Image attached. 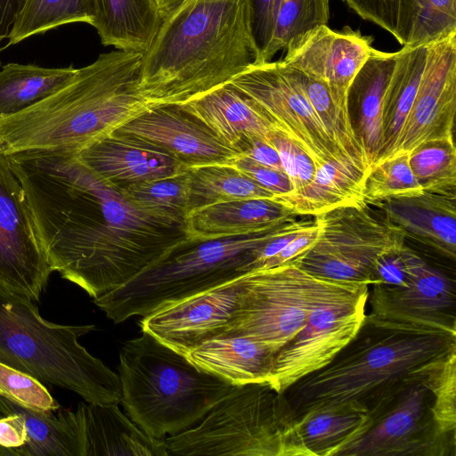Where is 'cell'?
Here are the masks:
<instances>
[{"instance_id": "31", "label": "cell", "mask_w": 456, "mask_h": 456, "mask_svg": "<svg viewBox=\"0 0 456 456\" xmlns=\"http://www.w3.org/2000/svg\"><path fill=\"white\" fill-rule=\"evenodd\" d=\"M367 411L316 409L297 417L295 436L301 456H338L370 426Z\"/></svg>"}, {"instance_id": "26", "label": "cell", "mask_w": 456, "mask_h": 456, "mask_svg": "<svg viewBox=\"0 0 456 456\" xmlns=\"http://www.w3.org/2000/svg\"><path fill=\"white\" fill-rule=\"evenodd\" d=\"M274 199H249L208 205L188 213L187 239L202 241L256 232L297 217Z\"/></svg>"}, {"instance_id": "41", "label": "cell", "mask_w": 456, "mask_h": 456, "mask_svg": "<svg viewBox=\"0 0 456 456\" xmlns=\"http://www.w3.org/2000/svg\"><path fill=\"white\" fill-rule=\"evenodd\" d=\"M424 382L433 395L432 413L439 429L456 435V350L435 364Z\"/></svg>"}, {"instance_id": "35", "label": "cell", "mask_w": 456, "mask_h": 456, "mask_svg": "<svg viewBox=\"0 0 456 456\" xmlns=\"http://www.w3.org/2000/svg\"><path fill=\"white\" fill-rule=\"evenodd\" d=\"M94 0H24L2 50L34 35L69 23L94 25Z\"/></svg>"}, {"instance_id": "25", "label": "cell", "mask_w": 456, "mask_h": 456, "mask_svg": "<svg viewBox=\"0 0 456 456\" xmlns=\"http://www.w3.org/2000/svg\"><path fill=\"white\" fill-rule=\"evenodd\" d=\"M178 106L204 123L239 154L243 142L248 139L267 140L269 132L273 129L252 100L232 83Z\"/></svg>"}, {"instance_id": "7", "label": "cell", "mask_w": 456, "mask_h": 456, "mask_svg": "<svg viewBox=\"0 0 456 456\" xmlns=\"http://www.w3.org/2000/svg\"><path fill=\"white\" fill-rule=\"evenodd\" d=\"M295 218L248 234L187 240L124 285L94 298V303L115 323L143 317L250 272L260 247Z\"/></svg>"}, {"instance_id": "34", "label": "cell", "mask_w": 456, "mask_h": 456, "mask_svg": "<svg viewBox=\"0 0 456 456\" xmlns=\"http://www.w3.org/2000/svg\"><path fill=\"white\" fill-rule=\"evenodd\" d=\"M190 175L189 212L216 203L275 199V196L232 165H205L188 167Z\"/></svg>"}, {"instance_id": "18", "label": "cell", "mask_w": 456, "mask_h": 456, "mask_svg": "<svg viewBox=\"0 0 456 456\" xmlns=\"http://www.w3.org/2000/svg\"><path fill=\"white\" fill-rule=\"evenodd\" d=\"M372 49V37L360 30L320 25L289 44L282 61L326 83L336 102L349 108L350 86Z\"/></svg>"}, {"instance_id": "39", "label": "cell", "mask_w": 456, "mask_h": 456, "mask_svg": "<svg viewBox=\"0 0 456 456\" xmlns=\"http://www.w3.org/2000/svg\"><path fill=\"white\" fill-rule=\"evenodd\" d=\"M409 164V154L401 153L374 164L362 182V200L368 205L399 197L420 194Z\"/></svg>"}, {"instance_id": "27", "label": "cell", "mask_w": 456, "mask_h": 456, "mask_svg": "<svg viewBox=\"0 0 456 456\" xmlns=\"http://www.w3.org/2000/svg\"><path fill=\"white\" fill-rule=\"evenodd\" d=\"M275 353L247 336L224 333L200 344L185 356L199 369L234 386L269 382Z\"/></svg>"}, {"instance_id": "38", "label": "cell", "mask_w": 456, "mask_h": 456, "mask_svg": "<svg viewBox=\"0 0 456 456\" xmlns=\"http://www.w3.org/2000/svg\"><path fill=\"white\" fill-rule=\"evenodd\" d=\"M267 141L277 150L283 170L293 186V191L289 196L276 200L290 208L297 216H305L308 200L315 182V160L278 129L269 132Z\"/></svg>"}, {"instance_id": "44", "label": "cell", "mask_w": 456, "mask_h": 456, "mask_svg": "<svg viewBox=\"0 0 456 456\" xmlns=\"http://www.w3.org/2000/svg\"><path fill=\"white\" fill-rule=\"evenodd\" d=\"M419 257L416 252L404 244L384 253L375 263L371 285L407 286Z\"/></svg>"}, {"instance_id": "19", "label": "cell", "mask_w": 456, "mask_h": 456, "mask_svg": "<svg viewBox=\"0 0 456 456\" xmlns=\"http://www.w3.org/2000/svg\"><path fill=\"white\" fill-rule=\"evenodd\" d=\"M116 131L134 135L167 152L187 167L230 165L239 152L178 105H159Z\"/></svg>"}, {"instance_id": "13", "label": "cell", "mask_w": 456, "mask_h": 456, "mask_svg": "<svg viewBox=\"0 0 456 456\" xmlns=\"http://www.w3.org/2000/svg\"><path fill=\"white\" fill-rule=\"evenodd\" d=\"M53 272L22 186L0 151V288L38 300Z\"/></svg>"}, {"instance_id": "5", "label": "cell", "mask_w": 456, "mask_h": 456, "mask_svg": "<svg viewBox=\"0 0 456 456\" xmlns=\"http://www.w3.org/2000/svg\"><path fill=\"white\" fill-rule=\"evenodd\" d=\"M118 369L120 403L142 431L157 439L196 425L235 387L142 330L123 343Z\"/></svg>"}, {"instance_id": "22", "label": "cell", "mask_w": 456, "mask_h": 456, "mask_svg": "<svg viewBox=\"0 0 456 456\" xmlns=\"http://www.w3.org/2000/svg\"><path fill=\"white\" fill-rule=\"evenodd\" d=\"M74 420L77 456H167L165 439L147 435L116 403L82 402Z\"/></svg>"}, {"instance_id": "45", "label": "cell", "mask_w": 456, "mask_h": 456, "mask_svg": "<svg viewBox=\"0 0 456 456\" xmlns=\"http://www.w3.org/2000/svg\"><path fill=\"white\" fill-rule=\"evenodd\" d=\"M230 165L272 192L275 196L274 200L287 197L293 191L290 179L284 171L262 165L241 155H238Z\"/></svg>"}, {"instance_id": "33", "label": "cell", "mask_w": 456, "mask_h": 456, "mask_svg": "<svg viewBox=\"0 0 456 456\" xmlns=\"http://www.w3.org/2000/svg\"><path fill=\"white\" fill-rule=\"evenodd\" d=\"M291 69L330 135L366 176L370 165L364 147L352 124L349 108L336 102L326 83L293 67Z\"/></svg>"}, {"instance_id": "11", "label": "cell", "mask_w": 456, "mask_h": 456, "mask_svg": "<svg viewBox=\"0 0 456 456\" xmlns=\"http://www.w3.org/2000/svg\"><path fill=\"white\" fill-rule=\"evenodd\" d=\"M232 83L259 113L303 148L317 166L331 163L364 180V175L330 135L292 69L283 61L254 64Z\"/></svg>"}, {"instance_id": "43", "label": "cell", "mask_w": 456, "mask_h": 456, "mask_svg": "<svg viewBox=\"0 0 456 456\" xmlns=\"http://www.w3.org/2000/svg\"><path fill=\"white\" fill-rule=\"evenodd\" d=\"M456 32V0H427L409 44H428Z\"/></svg>"}, {"instance_id": "10", "label": "cell", "mask_w": 456, "mask_h": 456, "mask_svg": "<svg viewBox=\"0 0 456 456\" xmlns=\"http://www.w3.org/2000/svg\"><path fill=\"white\" fill-rule=\"evenodd\" d=\"M314 217L320 228L318 239L293 262L324 280L371 285L377 259L404 244L399 229L386 217L378 218L364 202Z\"/></svg>"}, {"instance_id": "49", "label": "cell", "mask_w": 456, "mask_h": 456, "mask_svg": "<svg viewBox=\"0 0 456 456\" xmlns=\"http://www.w3.org/2000/svg\"><path fill=\"white\" fill-rule=\"evenodd\" d=\"M186 1L187 0H154L162 20L167 18Z\"/></svg>"}, {"instance_id": "1", "label": "cell", "mask_w": 456, "mask_h": 456, "mask_svg": "<svg viewBox=\"0 0 456 456\" xmlns=\"http://www.w3.org/2000/svg\"><path fill=\"white\" fill-rule=\"evenodd\" d=\"M12 171L53 271L94 298L188 240L185 224L136 208L73 152L28 153Z\"/></svg>"}, {"instance_id": "20", "label": "cell", "mask_w": 456, "mask_h": 456, "mask_svg": "<svg viewBox=\"0 0 456 456\" xmlns=\"http://www.w3.org/2000/svg\"><path fill=\"white\" fill-rule=\"evenodd\" d=\"M76 156L99 176L118 187L172 176L188 169L167 152L118 131L90 143Z\"/></svg>"}, {"instance_id": "24", "label": "cell", "mask_w": 456, "mask_h": 456, "mask_svg": "<svg viewBox=\"0 0 456 456\" xmlns=\"http://www.w3.org/2000/svg\"><path fill=\"white\" fill-rule=\"evenodd\" d=\"M258 63L320 25H328L330 0H245ZM257 63V64H258Z\"/></svg>"}, {"instance_id": "12", "label": "cell", "mask_w": 456, "mask_h": 456, "mask_svg": "<svg viewBox=\"0 0 456 456\" xmlns=\"http://www.w3.org/2000/svg\"><path fill=\"white\" fill-rule=\"evenodd\" d=\"M424 379L370 412V428L338 456H455L456 436L443 433Z\"/></svg>"}, {"instance_id": "37", "label": "cell", "mask_w": 456, "mask_h": 456, "mask_svg": "<svg viewBox=\"0 0 456 456\" xmlns=\"http://www.w3.org/2000/svg\"><path fill=\"white\" fill-rule=\"evenodd\" d=\"M409 164L424 191L456 194V149L453 137L422 142L409 153Z\"/></svg>"}, {"instance_id": "17", "label": "cell", "mask_w": 456, "mask_h": 456, "mask_svg": "<svg viewBox=\"0 0 456 456\" xmlns=\"http://www.w3.org/2000/svg\"><path fill=\"white\" fill-rule=\"evenodd\" d=\"M372 286L368 299L373 317L456 335L453 282L420 256L407 286Z\"/></svg>"}, {"instance_id": "9", "label": "cell", "mask_w": 456, "mask_h": 456, "mask_svg": "<svg viewBox=\"0 0 456 456\" xmlns=\"http://www.w3.org/2000/svg\"><path fill=\"white\" fill-rule=\"evenodd\" d=\"M369 286L324 280L293 261L242 275L239 306L225 333L247 336L280 350L317 307L369 295Z\"/></svg>"}, {"instance_id": "8", "label": "cell", "mask_w": 456, "mask_h": 456, "mask_svg": "<svg viewBox=\"0 0 456 456\" xmlns=\"http://www.w3.org/2000/svg\"><path fill=\"white\" fill-rule=\"evenodd\" d=\"M297 415L267 382L235 386L193 427L165 438L167 455L301 456Z\"/></svg>"}, {"instance_id": "6", "label": "cell", "mask_w": 456, "mask_h": 456, "mask_svg": "<svg viewBox=\"0 0 456 456\" xmlns=\"http://www.w3.org/2000/svg\"><path fill=\"white\" fill-rule=\"evenodd\" d=\"M94 327L48 322L30 299L0 288V362L86 402L118 404L119 376L78 341Z\"/></svg>"}, {"instance_id": "16", "label": "cell", "mask_w": 456, "mask_h": 456, "mask_svg": "<svg viewBox=\"0 0 456 456\" xmlns=\"http://www.w3.org/2000/svg\"><path fill=\"white\" fill-rule=\"evenodd\" d=\"M455 110L456 32H453L428 43L415 99L391 157L409 154L427 141L453 137Z\"/></svg>"}, {"instance_id": "46", "label": "cell", "mask_w": 456, "mask_h": 456, "mask_svg": "<svg viewBox=\"0 0 456 456\" xmlns=\"http://www.w3.org/2000/svg\"><path fill=\"white\" fill-rule=\"evenodd\" d=\"M319 231V224L314 219V224L312 227L292 240L278 254L266 260L259 269H267L293 261L315 243L318 239Z\"/></svg>"}, {"instance_id": "36", "label": "cell", "mask_w": 456, "mask_h": 456, "mask_svg": "<svg viewBox=\"0 0 456 456\" xmlns=\"http://www.w3.org/2000/svg\"><path fill=\"white\" fill-rule=\"evenodd\" d=\"M123 197L151 215L185 224L189 213L190 175L183 173L118 187Z\"/></svg>"}, {"instance_id": "23", "label": "cell", "mask_w": 456, "mask_h": 456, "mask_svg": "<svg viewBox=\"0 0 456 456\" xmlns=\"http://www.w3.org/2000/svg\"><path fill=\"white\" fill-rule=\"evenodd\" d=\"M403 234L454 260L456 256V194L423 191L373 204Z\"/></svg>"}, {"instance_id": "48", "label": "cell", "mask_w": 456, "mask_h": 456, "mask_svg": "<svg viewBox=\"0 0 456 456\" xmlns=\"http://www.w3.org/2000/svg\"><path fill=\"white\" fill-rule=\"evenodd\" d=\"M23 1L24 0H0V44L4 38H8Z\"/></svg>"}, {"instance_id": "47", "label": "cell", "mask_w": 456, "mask_h": 456, "mask_svg": "<svg viewBox=\"0 0 456 456\" xmlns=\"http://www.w3.org/2000/svg\"><path fill=\"white\" fill-rule=\"evenodd\" d=\"M239 155L262 165L284 171L277 150L267 140H246L240 147Z\"/></svg>"}, {"instance_id": "21", "label": "cell", "mask_w": 456, "mask_h": 456, "mask_svg": "<svg viewBox=\"0 0 456 456\" xmlns=\"http://www.w3.org/2000/svg\"><path fill=\"white\" fill-rule=\"evenodd\" d=\"M0 456H77L74 411H38L0 395Z\"/></svg>"}, {"instance_id": "30", "label": "cell", "mask_w": 456, "mask_h": 456, "mask_svg": "<svg viewBox=\"0 0 456 456\" xmlns=\"http://www.w3.org/2000/svg\"><path fill=\"white\" fill-rule=\"evenodd\" d=\"M428 44L403 45L396 52L382 107L384 143L375 162L390 158L411 110L426 65Z\"/></svg>"}, {"instance_id": "3", "label": "cell", "mask_w": 456, "mask_h": 456, "mask_svg": "<svg viewBox=\"0 0 456 456\" xmlns=\"http://www.w3.org/2000/svg\"><path fill=\"white\" fill-rule=\"evenodd\" d=\"M456 350V335L366 314L354 338L325 367L289 387L298 416L316 409L371 412Z\"/></svg>"}, {"instance_id": "2", "label": "cell", "mask_w": 456, "mask_h": 456, "mask_svg": "<svg viewBox=\"0 0 456 456\" xmlns=\"http://www.w3.org/2000/svg\"><path fill=\"white\" fill-rule=\"evenodd\" d=\"M257 63L245 0H187L142 53L140 90L157 106L181 105Z\"/></svg>"}, {"instance_id": "15", "label": "cell", "mask_w": 456, "mask_h": 456, "mask_svg": "<svg viewBox=\"0 0 456 456\" xmlns=\"http://www.w3.org/2000/svg\"><path fill=\"white\" fill-rule=\"evenodd\" d=\"M242 275L143 316L142 330L185 356L230 329L239 306Z\"/></svg>"}, {"instance_id": "42", "label": "cell", "mask_w": 456, "mask_h": 456, "mask_svg": "<svg viewBox=\"0 0 456 456\" xmlns=\"http://www.w3.org/2000/svg\"><path fill=\"white\" fill-rule=\"evenodd\" d=\"M0 395L34 411H54L59 409L58 403L39 379L2 362Z\"/></svg>"}, {"instance_id": "4", "label": "cell", "mask_w": 456, "mask_h": 456, "mask_svg": "<svg viewBox=\"0 0 456 456\" xmlns=\"http://www.w3.org/2000/svg\"><path fill=\"white\" fill-rule=\"evenodd\" d=\"M142 57L118 49L102 53L51 95L1 118L0 151L76 154L156 107L140 90Z\"/></svg>"}, {"instance_id": "40", "label": "cell", "mask_w": 456, "mask_h": 456, "mask_svg": "<svg viewBox=\"0 0 456 456\" xmlns=\"http://www.w3.org/2000/svg\"><path fill=\"white\" fill-rule=\"evenodd\" d=\"M360 17L392 34L403 46L409 44L427 0H343Z\"/></svg>"}, {"instance_id": "32", "label": "cell", "mask_w": 456, "mask_h": 456, "mask_svg": "<svg viewBox=\"0 0 456 456\" xmlns=\"http://www.w3.org/2000/svg\"><path fill=\"white\" fill-rule=\"evenodd\" d=\"M77 69L8 63L0 69V119L15 115L62 87Z\"/></svg>"}, {"instance_id": "28", "label": "cell", "mask_w": 456, "mask_h": 456, "mask_svg": "<svg viewBox=\"0 0 456 456\" xmlns=\"http://www.w3.org/2000/svg\"><path fill=\"white\" fill-rule=\"evenodd\" d=\"M395 59L396 52L386 53L373 48L348 91V101L357 107L356 133L364 147L370 168L383 148V97Z\"/></svg>"}, {"instance_id": "14", "label": "cell", "mask_w": 456, "mask_h": 456, "mask_svg": "<svg viewBox=\"0 0 456 456\" xmlns=\"http://www.w3.org/2000/svg\"><path fill=\"white\" fill-rule=\"evenodd\" d=\"M368 297L315 308L297 335L275 353L268 384L284 393L330 363L362 327Z\"/></svg>"}, {"instance_id": "29", "label": "cell", "mask_w": 456, "mask_h": 456, "mask_svg": "<svg viewBox=\"0 0 456 456\" xmlns=\"http://www.w3.org/2000/svg\"><path fill=\"white\" fill-rule=\"evenodd\" d=\"M96 29L104 46L144 53L162 20L154 0H94Z\"/></svg>"}]
</instances>
